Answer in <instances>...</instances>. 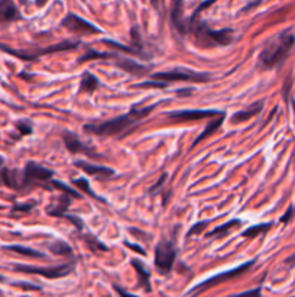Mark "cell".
Here are the masks:
<instances>
[{
	"label": "cell",
	"mask_w": 295,
	"mask_h": 297,
	"mask_svg": "<svg viewBox=\"0 0 295 297\" xmlns=\"http://www.w3.org/2000/svg\"><path fill=\"white\" fill-rule=\"evenodd\" d=\"M105 44H107V45H110V47H113V48H116V49L124 51V52H130V54H141L138 49L124 47V45H122V44H119V42H114V41H110V39H105Z\"/></svg>",
	"instance_id": "28"
},
{
	"label": "cell",
	"mask_w": 295,
	"mask_h": 297,
	"mask_svg": "<svg viewBox=\"0 0 295 297\" xmlns=\"http://www.w3.org/2000/svg\"><path fill=\"white\" fill-rule=\"evenodd\" d=\"M13 270L19 271V273H26V274H39V276H44L47 278H61L70 274L74 270V265L73 264H61L57 267L44 269V267H35V265H26V264H15Z\"/></svg>",
	"instance_id": "6"
},
{
	"label": "cell",
	"mask_w": 295,
	"mask_h": 297,
	"mask_svg": "<svg viewBox=\"0 0 295 297\" xmlns=\"http://www.w3.org/2000/svg\"><path fill=\"white\" fill-rule=\"evenodd\" d=\"M49 249L55 255H64V257H71L73 255V248L68 245L67 242H64V241H57V242L51 244Z\"/></svg>",
	"instance_id": "21"
},
{
	"label": "cell",
	"mask_w": 295,
	"mask_h": 297,
	"mask_svg": "<svg viewBox=\"0 0 295 297\" xmlns=\"http://www.w3.org/2000/svg\"><path fill=\"white\" fill-rule=\"evenodd\" d=\"M76 165L86 174L97 177V179H110L114 175V171L112 168L105 167V165H95L90 161H77Z\"/></svg>",
	"instance_id": "11"
},
{
	"label": "cell",
	"mask_w": 295,
	"mask_h": 297,
	"mask_svg": "<svg viewBox=\"0 0 295 297\" xmlns=\"http://www.w3.org/2000/svg\"><path fill=\"white\" fill-rule=\"evenodd\" d=\"M209 225V222H199L197 225H194L192 228H191L190 230H188V236H191V235H199V233H201L203 230L206 229V226Z\"/></svg>",
	"instance_id": "32"
},
{
	"label": "cell",
	"mask_w": 295,
	"mask_h": 297,
	"mask_svg": "<svg viewBox=\"0 0 295 297\" xmlns=\"http://www.w3.org/2000/svg\"><path fill=\"white\" fill-rule=\"evenodd\" d=\"M223 121H224V115L221 113V115L219 116V119H216V121H213V122H210L207 126H206V129L201 132L200 135H199V138L194 141V144H192V146H195V145H199L201 142V141H204L206 138H209V136H211V135L214 134V132H217V129L220 128V125L223 124Z\"/></svg>",
	"instance_id": "17"
},
{
	"label": "cell",
	"mask_w": 295,
	"mask_h": 297,
	"mask_svg": "<svg viewBox=\"0 0 295 297\" xmlns=\"http://www.w3.org/2000/svg\"><path fill=\"white\" fill-rule=\"evenodd\" d=\"M153 80L162 81V83H171V81H194V83H204L209 81L210 76L204 73H195L187 68H177L172 71H162L152 74Z\"/></svg>",
	"instance_id": "4"
},
{
	"label": "cell",
	"mask_w": 295,
	"mask_h": 297,
	"mask_svg": "<svg viewBox=\"0 0 295 297\" xmlns=\"http://www.w3.org/2000/svg\"><path fill=\"white\" fill-rule=\"evenodd\" d=\"M114 288H116V291L119 293V296L120 297H138L134 296V294H130V293H127V291H124L123 288H120L119 286H114Z\"/></svg>",
	"instance_id": "40"
},
{
	"label": "cell",
	"mask_w": 295,
	"mask_h": 297,
	"mask_svg": "<svg viewBox=\"0 0 295 297\" xmlns=\"http://www.w3.org/2000/svg\"><path fill=\"white\" fill-rule=\"evenodd\" d=\"M13 286H18V287L25 288V290H39L38 286H34V284H28V283H13Z\"/></svg>",
	"instance_id": "39"
},
{
	"label": "cell",
	"mask_w": 295,
	"mask_h": 297,
	"mask_svg": "<svg viewBox=\"0 0 295 297\" xmlns=\"http://www.w3.org/2000/svg\"><path fill=\"white\" fill-rule=\"evenodd\" d=\"M62 218H65V219H68L70 222H73V223L76 225L78 229H83V226H84V225H83V221H81L80 218H76V216H70V215H64Z\"/></svg>",
	"instance_id": "36"
},
{
	"label": "cell",
	"mask_w": 295,
	"mask_h": 297,
	"mask_svg": "<svg viewBox=\"0 0 295 297\" xmlns=\"http://www.w3.org/2000/svg\"><path fill=\"white\" fill-rule=\"evenodd\" d=\"M214 2H217V0H207V2H203L200 6L197 8V10H195V13L192 15V18H191V19H197V18H199V15L201 13V10L207 9V8H209V6H211V5H213Z\"/></svg>",
	"instance_id": "34"
},
{
	"label": "cell",
	"mask_w": 295,
	"mask_h": 297,
	"mask_svg": "<svg viewBox=\"0 0 295 297\" xmlns=\"http://www.w3.org/2000/svg\"><path fill=\"white\" fill-rule=\"evenodd\" d=\"M152 2H153V3H156V2H158V0H152Z\"/></svg>",
	"instance_id": "45"
},
{
	"label": "cell",
	"mask_w": 295,
	"mask_h": 297,
	"mask_svg": "<svg viewBox=\"0 0 295 297\" xmlns=\"http://www.w3.org/2000/svg\"><path fill=\"white\" fill-rule=\"evenodd\" d=\"M255 264V261L252 259V261H249V262H245V264H242L240 267H236V269L233 270H228L226 273H221L219 276H214V277L209 278V280H206V281H203L201 284H199L195 290H192V291H203V290H207V288L214 287V286H217L220 283H224V281H227V280H232V278L239 277V276H242L243 273H246L252 265Z\"/></svg>",
	"instance_id": "7"
},
{
	"label": "cell",
	"mask_w": 295,
	"mask_h": 297,
	"mask_svg": "<svg viewBox=\"0 0 295 297\" xmlns=\"http://www.w3.org/2000/svg\"><path fill=\"white\" fill-rule=\"evenodd\" d=\"M16 128L20 132V135H29L32 134V125L29 124L28 121H20L16 124Z\"/></svg>",
	"instance_id": "30"
},
{
	"label": "cell",
	"mask_w": 295,
	"mask_h": 297,
	"mask_svg": "<svg viewBox=\"0 0 295 297\" xmlns=\"http://www.w3.org/2000/svg\"><path fill=\"white\" fill-rule=\"evenodd\" d=\"M260 110H262V103L259 102L255 107H250V109H248V110H243V112H238V113H235V116L232 117V122H235V124L245 122V121H248V119H250V117L256 116Z\"/></svg>",
	"instance_id": "20"
},
{
	"label": "cell",
	"mask_w": 295,
	"mask_h": 297,
	"mask_svg": "<svg viewBox=\"0 0 295 297\" xmlns=\"http://www.w3.org/2000/svg\"><path fill=\"white\" fill-rule=\"evenodd\" d=\"M271 226H272L271 223H262V225H256V226L248 228V229L245 230L242 235H243L245 238H255V236H257L259 233H262V232H267V230L269 229Z\"/></svg>",
	"instance_id": "25"
},
{
	"label": "cell",
	"mask_w": 295,
	"mask_h": 297,
	"mask_svg": "<svg viewBox=\"0 0 295 297\" xmlns=\"http://www.w3.org/2000/svg\"><path fill=\"white\" fill-rule=\"evenodd\" d=\"M0 161H2V158H0Z\"/></svg>",
	"instance_id": "46"
},
{
	"label": "cell",
	"mask_w": 295,
	"mask_h": 297,
	"mask_svg": "<svg viewBox=\"0 0 295 297\" xmlns=\"http://www.w3.org/2000/svg\"><path fill=\"white\" fill-rule=\"evenodd\" d=\"M155 109V105L151 107H145V109H132L127 115L114 117L112 121H107L103 124L99 125H86L84 131L87 134L99 135V136H114V135H120L126 132L129 128H132L134 125H138L143 117L149 115Z\"/></svg>",
	"instance_id": "1"
},
{
	"label": "cell",
	"mask_w": 295,
	"mask_h": 297,
	"mask_svg": "<svg viewBox=\"0 0 295 297\" xmlns=\"http://www.w3.org/2000/svg\"><path fill=\"white\" fill-rule=\"evenodd\" d=\"M22 19L18 6L13 0H0V23H10Z\"/></svg>",
	"instance_id": "12"
},
{
	"label": "cell",
	"mask_w": 295,
	"mask_h": 297,
	"mask_svg": "<svg viewBox=\"0 0 295 297\" xmlns=\"http://www.w3.org/2000/svg\"><path fill=\"white\" fill-rule=\"evenodd\" d=\"M6 251H12V252H16L19 255H25V257H30V258H45V254H41L38 251L32 248H26V247H22V245H6L3 247Z\"/></svg>",
	"instance_id": "18"
},
{
	"label": "cell",
	"mask_w": 295,
	"mask_h": 297,
	"mask_svg": "<svg viewBox=\"0 0 295 297\" xmlns=\"http://www.w3.org/2000/svg\"><path fill=\"white\" fill-rule=\"evenodd\" d=\"M175 261V248L171 241H162L155 248V267L156 270L167 276L171 273Z\"/></svg>",
	"instance_id": "5"
},
{
	"label": "cell",
	"mask_w": 295,
	"mask_h": 297,
	"mask_svg": "<svg viewBox=\"0 0 295 297\" xmlns=\"http://www.w3.org/2000/svg\"><path fill=\"white\" fill-rule=\"evenodd\" d=\"M239 225H240V221H239V219H232V221L223 223V225L219 226V228H216L214 230L209 232V233H207V236H221V235L227 233V232H230V229L236 228V226H239Z\"/></svg>",
	"instance_id": "23"
},
{
	"label": "cell",
	"mask_w": 295,
	"mask_h": 297,
	"mask_svg": "<svg viewBox=\"0 0 295 297\" xmlns=\"http://www.w3.org/2000/svg\"><path fill=\"white\" fill-rule=\"evenodd\" d=\"M221 115L216 110H177L168 113L170 119H177V121H200L211 116Z\"/></svg>",
	"instance_id": "10"
},
{
	"label": "cell",
	"mask_w": 295,
	"mask_h": 297,
	"mask_svg": "<svg viewBox=\"0 0 295 297\" xmlns=\"http://www.w3.org/2000/svg\"><path fill=\"white\" fill-rule=\"evenodd\" d=\"M100 86V83H99V80L95 78L93 74H90V73H84V76L81 78V86H80V90L81 92H94L97 87Z\"/></svg>",
	"instance_id": "22"
},
{
	"label": "cell",
	"mask_w": 295,
	"mask_h": 297,
	"mask_svg": "<svg viewBox=\"0 0 295 297\" xmlns=\"http://www.w3.org/2000/svg\"><path fill=\"white\" fill-rule=\"evenodd\" d=\"M45 2H47V0H37V5H38V6H42V5H45Z\"/></svg>",
	"instance_id": "43"
},
{
	"label": "cell",
	"mask_w": 295,
	"mask_h": 297,
	"mask_svg": "<svg viewBox=\"0 0 295 297\" xmlns=\"http://www.w3.org/2000/svg\"><path fill=\"white\" fill-rule=\"evenodd\" d=\"M87 244H88V247L93 249V251H107V247L103 245L102 242H99V241L93 238V236H87L86 238Z\"/></svg>",
	"instance_id": "29"
},
{
	"label": "cell",
	"mask_w": 295,
	"mask_h": 297,
	"mask_svg": "<svg viewBox=\"0 0 295 297\" xmlns=\"http://www.w3.org/2000/svg\"><path fill=\"white\" fill-rule=\"evenodd\" d=\"M228 297H260V287L253 288V290H248V291H243V293L233 294V296Z\"/></svg>",
	"instance_id": "33"
},
{
	"label": "cell",
	"mask_w": 295,
	"mask_h": 297,
	"mask_svg": "<svg viewBox=\"0 0 295 297\" xmlns=\"http://www.w3.org/2000/svg\"><path fill=\"white\" fill-rule=\"evenodd\" d=\"M70 196L67 194H62V196H59V199H58V203L55 204V207L54 206H51V207H54V209H49L48 213L51 215V216H58V218H62L64 215H65V211H67V207L70 206V199H68Z\"/></svg>",
	"instance_id": "19"
},
{
	"label": "cell",
	"mask_w": 295,
	"mask_h": 297,
	"mask_svg": "<svg viewBox=\"0 0 295 297\" xmlns=\"http://www.w3.org/2000/svg\"><path fill=\"white\" fill-rule=\"evenodd\" d=\"M136 87H167V83H162V81H143L136 84Z\"/></svg>",
	"instance_id": "35"
},
{
	"label": "cell",
	"mask_w": 295,
	"mask_h": 297,
	"mask_svg": "<svg viewBox=\"0 0 295 297\" xmlns=\"http://www.w3.org/2000/svg\"><path fill=\"white\" fill-rule=\"evenodd\" d=\"M64 142H65V146L71 151L73 154H87V155H94L93 150L88 148L87 145H84L78 138L77 135L71 134V132H67L64 134Z\"/></svg>",
	"instance_id": "15"
},
{
	"label": "cell",
	"mask_w": 295,
	"mask_h": 297,
	"mask_svg": "<svg viewBox=\"0 0 295 297\" xmlns=\"http://www.w3.org/2000/svg\"><path fill=\"white\" fill-rule=\"evenodd\" d=\"M51 184H52V187H54V189L61 190V192L64 193V194H67V196H70V197H81V194H80V193L77 192V190H74L73 187H70V186H67V184H64L62 182L52 180V182H51Z\"/></svg>",
	"instance_id": "24"
},
{
	"label": "cell",
	"mask_w": 295,
	"mask_h": 297,
	"mask_svg": "<svg viewBox=\"0 0 295 297\" xmlns=\"http://www.w3.org/2000/svg\"><path fill=\"white\" fill-rule=\"evenodd\" d=\"M73 184H76L77 187L81 190V192H84L88 196H91L93 199H97V200H102L97 194H95L93 190H91V187H90V184L87 182L86 179H76V180H73Z\"/></svg>",
	"instance_id": "26"
},
{
	"label": "cell",
	"mask_w": 295,
	"mask_h": 297,
	"mask_svg": "<svg viewBox=\"0 0 295 297\" xmlns=\"http://www.w3.org/2000/svg\"><path fill=\"white\" fill-rule=\"evenodd\" d=\"M286 262H288V264H295V254L292 257H289V258L286 259Z\"/></svg>",
	"instance_id": "42"
},
{
	"label": "cell",
	"mask_w": 295,
	"mask_h": 297,
	"mask_svg": "<svg viewBox=\"0 0 295 297\" xmlns=\"http://www.w3.org/2000/svg\"><path fill=\"white\" fill-rule=\"evenodd\" d=\"M62 26L67 28L71 32H76V34H99L100 29L94 26L93 23L87 22L86 19H83L81 16H77L74 13H70L67 15L64 19H62Z\"/></svg>",
	"instance_id": "9"
},
{
	"label": "cell",
	"mask_w": 295,
	"mask_h": 297,
	"mask_svg": "<svg viewBox=\"0 0 295 297\" xmlns=\"http://www.w3.org/2000/svg\"><path fill=\"white\" fill-rule=\"evenodd\" d=\"M124 245L127 247V248H130L132 251H136L138 254H141V255H145V249L142 247H139V245H136V244H132V242H124Z\"/></svg>",
	"instance_id": "38"
},
{
	"label": "cell",
	"mask_w": 295,
	"mask_h": 297,
	"mask_svg": "<svg viewBox=\"0 0 295 297\" xmlns=\"http://www.w3.org/2000/svg\"><path fill=\"white\" fill-rule=\"evenodd\" d=\"M0 281H5V277H3V276H0Z\"/></svg>",
	"instance_id": "44"
},
{
	"label": "cell",
	"mask_w": 295,
	"mask_h": 297,
	"mask_svg": "<svg viewBox=\"0 0 295 297\" xmlns=\"http://www.w3.org/2000/svg\"><path fill=\"white\" fill-rule=\"evenodd\" d=\"M116 66L119 68H122V70H124L126 73L138 77L145 76V74H148V71H149V68L148 67H145L142 64L136 63L134 60H129V58H119V60L116 61Z\"/></svg>",
	"instance_id": "14"
},
{
	"label": "cell",
	"mask_w": 295,
	"mask_h": 297,
	"mask_svg": "<svg viewBox=\"0 0 295 297\" xmlns=\"http://www.w3.org/2000/svg\"><path fill=\"white\" fill-rule=\"evenodd\" d=\"M114 57L112 54H103V52H97V51H88L87 54H84L83 57L80 58V63L87 61V60H102V58H109Z\"/></svg>",
	"instance_id": "27"
},
{
	"label": "cell",
	"mask_w": 295,
	"mask_h": 297,
	"mask_svg": "<svg viewBox=\"0 0 295 297\" xmlns=\"http://www.w3.org/2000/svg\"><path fill=\"white\" fill-rule=\"evenodd\" d=\"M34 206H35L34 203H28V204H15L12 212H13V213H28V212H30L34 209Z\"/></svg>",
	"instance_id": "31"
},
{
	"label": "cell",
	"mask_w": 295,
	"mask_h": 297,
	"mask_svg": "<svg viewBox=\"0 0 295 297\" xmlns=\"http://www.w3.org/2000/svg\"><path fill=\"white\" fill-rule=\"evenodd\" d=\"M292 213H294V207H289L285 215H284V216L281 218V222H284V223H285V222L289 221V218H291V215H292Z\"/></svg>",
	"instance_id": "41"
},
{
	"label": "cell",
	"mask_w": 295,
	"mask_h": 297,
	"mask_svg": "<svg viewBox=\"0 0 295 297\" xmlns=\"http://www.w3.org/2000/svg\"><path fill=\"white\" fill-rule=\"evenodd\" d=\"M188 31L194 32L197 42L201 47H216V45L226 47L233 41V31L232 29L214 31V29H210L204 22H199L197 19L190 20Z\"/></svg>",
	"instance_id": "3"
},
{
	"label": "cell",
	"mask_w": 295,
	"mask_h": 297,
	"mask_svg": "<svg viewBox=\"0 0 295 297\" xmlns=\"http://www.w3.org/2000/svg\"><path fill=\"white\" fill-rule=\"evenodd\" d=\"M52 177H54V171H51V170H48L34 161H29L25 167V171H23L25 183H29V184H41L42 186L45 183L52 182Z\"/></svg>",
	"instance_id": "8"
},
{
	"label": "cell",
	"mask_w": 295,
	"mask_h": 297,
	"mask_svg": "<svg viewBox=\"0 0 295 297\" xmlns=\"http://www.w3.org/2000/svg\"><path fill=\"white\" fill-rule=\"evenodd\" d=\"M294 34H291L289 31L281 32L279 35L269 39L259 55L260 66H264L265 68H274L282 64L288 57L289 51L294 47Z\"/></svg>",
	"instance_id": "2"
},
{
	"label": "cell",
	"mask_w": 295,
	"mask_h": 297,
	"mask_svg": "<svg viewBox=\"0 0 295 297\" xmlns=\"http://www.w3.org/2000/svg\"><path fill=\"white\" fill-rule=\"evenodd\" d=\"M184 0H172L171 22L180 34H185L188 28L184 23Z\"/></svg>",
	"instance_id": "13"
},
{
	"label": "cell",
	"mask_w": 295,
	"mask_h": 297,
	"mask_svg": "<svg viewBox=\"0 0 295 297\" xmlns=\"http://www.w3.org/2000/svg\"><path fill=\"white\" fill-rule=\"evenodd\" d=\"M132 265L136 270L138 276H139V284L143 286V288L146 291H151V283H149V271L148 269H145L143 262H141L139 259H132Z\"/></svg>",
	"instance_id": "16"
},
{
	"label": "cell",
	"mask_w": 295,
	"mask_h": 297,
	"mask_svg": "<svg viewBox=\"0 0 295 297\" xmlns=\"http://www.w3.org/2000/svg\"><path fill=\"white\" fill-rule=\"evenodd\" d=\"M167 177H168V174L167 173H163L161 175V179H159V180H158V182L155 183V186H153L152 189H151V190H149V193H151V194H152V193H155L156 192V190H158V189H161L162 187V184H163V182H165V180H167Z\"/></svg>",
	"instance_id": "37"
}]
</instances>
